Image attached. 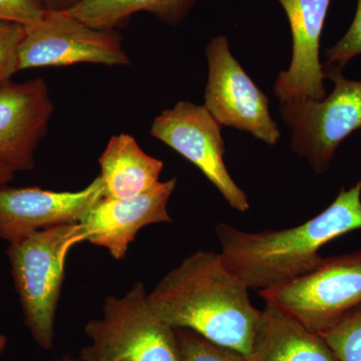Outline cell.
<instances>
[{"instance_id":"6da1fadb","label":"cell","mask_w":361,"mask_h":361,"mask_svg":"<svg viewBox=\"0 0 361 361\" xmlns=\"http://www.w3.org/2000/svg\"><path fill=\"white\" fill-rule=\"evenodd\" d=\"M153 312L172 329L248 355L261 310L220 253L198 251L171 270L147 295Z\"/></svg>"},{"instance_id":"7a4b0ae2","label":"cell","mask_w":361,"mask_h":361,"mask_svg":"<svg viewBox=\"0 0 361 361\" xmlns=\"http://www.w3.org/2000/svg\"><path fill=\"white\" fill-rule=\"evenodd\" d=\"M358 229L361 180L342 188L324 211L303 224L250 233L220 223L216 235L226 267L259 293L308 274L322 263L319 250L325 244Z\"/></svg>"},{"instance_id":"3957f363","label":"cell","mask_w":361,"mask_h":361,"mask_svg":"<svg viewBox=\"0 0 361 361\" xmlns=\"http://www.w3.org/2000/svg\"><path fill=\"white\" fill-rule=\"evenodd\" d=\"M84 241H87V233L84 226L78 223L33 233L7 248L25 322L40 348L54 346V322L65 280L66 257L73 246Z\"/></svg>"},{"instance_id":"277c9868","label":"cell","mask_w":361,"mask_h":361,"mask_svg":"<svg viewBox=\"0 0 361 361\" xmlns=\"http://www.w3.org/2000/svg\"><path fill=\"white\" fill-rule=\"evenodd\" d=\"M147 295L137 282L122 297H106L103 316L85 325L90 342L82 361H182L175 329L153 312Z\"/></svg>"},{"instance_id":"5b68a950","label":"cell","mask_w":361,"mask_h":361,"mask_svg":"<svg viewBox=\"0 0 361 361\" xmlns=\"http://www.w3.org/2000/svg\"><path fill=\"white\" fill-rule=\"evenodd\" d=\"M314 334H322L361 306V250L329 256L308 274L259 292Z\"/></svg>"},{"instance_id":"8992f818","label":"cell","mask_w":361,"mask_h":361,"mask_svg":"<svg viewBox=\"0 0 361 361\" xmlns=\"http://www.w3.org/2000/svg\"><path fill=\"white\" fill-rule=\"evenodd\" d=\"M322 66L325 78L334 82L329 96L280 106V114L292 130V151L306 159L318 175L329 170L346 137L355 132L361 134V80L344 78L336 66Z\"/></svg>"},{"instance_id":"52a82bcc","label":"cell","mask_w":361,"mask_h":361,"mask_svg":"<svg viewBox=\"0 0 361 361\" xmlns=\"http://www.w3.org/2000/svg\"><path fill=\"white\" fill-rule=\"evenodd\" d=\"M78 63L129 66L130 59L116 30L92 27L66 11H47L39 21L25 26L18 71Z\"/></svg>"},{"instance_id":"ba28073f","label":"cell","mask_w":361,"mask_h":361,"mask_svg":"<svg viewBox=\"0 0 361 361\" xmlns=\"http://www.w3.org/2000/svg\"><path fill=\"white\" fill-rule=\"evenodd\" d=\"M206 56L207 110L222 127L250 133L269 146L276 145L281 133L270 116L269 99L233 56L227 37L218 35L211 39Z\"/></svg>"},{"instance_id":"9c48e42d","label":"cell","mask_w":361,"mask_h":361,"mask_svg":"<svg viewBox=\"0 0 361 361\" xmlns=\"http://www.w3.org/2000/svg\"><path fill=\"white\" fill-rule=\"evenodd\" d=\"M222 126L205 106L180 101L161 111L151 127V135L191 161L238 212L250 209L248 197L226 167Z\"/></svg>"},{"instance_id":"30bf717a","label":"cell","mask_w":361,"mask_h":361,"mask_svg":"<svg viewBox=\"0 0 361 361\" xmlns=\"http://www.w3.org/2000/svg\"><path fill=\"white\" fill-rule=\"evenodd\" d=\"M103 197L99 176L77 192L0 186V238L11 244L56 226L78 224Z\"/></svg>"},{"instance_id":"8fae6325","label":"cell","mask_w":361,"mask_h":361,"mask_svg":"<svg viewBox=\"0 0 361 361\" xmlns=\"http://www.w3.org/2000/svg\"><path fill=\"white\" fill-rule=\"evenodd\" d=\"M54 113L49 85L42 78L0 85V163L18 171L35 167V149Z\"/></svg>"},{"instance_id":"7c38bea8","label":"cell","mask_w":361,"mask_h":361,"mask_svg":"<svg viewBox=\"0 0 361 361\" xmlns=\"http://www.w3.org/2000/svg\"><path fill=\"white\" fill-rule=\"evenodd\" d=\"M283 7L292 35V59L274 84L280 104L320 101L326 97L320 63V40L331 0H278Z\"/></svg>"},{"instance_id":"4fadbf2b","label":"cell","mask_w":361,"mask_h":361,"mask_svg":"<svg viewBox=\"0 0 361 361\" xmlns=\"http://www.w3.org/2000/svg\"><path fill=\"white\" fill-rule=\"evenodd\" d=\"M177 178L159 182L148 191L125 199L102 198L80 222L87 241L110 252L116 260L127 256L130 244L142 228L172 223L168 203Z\"/></svg>"},{"instance_id":"5bb4252c","label":"cell","mask_w":361,"mask_h":361,"mask_svg":"<svg viewBox=\"0 0 361 361\" xmlns=\"http://www.w3.org/2000/svg\"><path fill=\"white\" fill-rule=\"evenodd\" d=\"M248 361H339L322 336L266 303Z\"/></svg>"},{"instance_id":"9a60e30c","label":"cell","mask_w":361,"mask_h":361,"mask_svg":"<svg viewBox=\"0 0 361 361\" xmlns=\"http://www.w3.org/2000/svg\"><path fill=\"white\" fill-rule=\"evenodd\" d=\"M104 197L125 199L145 193L160 180L163 161L145 153L129 134L114 135L99 160Z\"/></svg>"},{"instance_id":"2e32d148","label":"cell","mask_w":361,"mask_h":361,"mask_svg":"<svg viewBox=\"0 0 361 361\" xmlns=\"http://www.w3.org/2000/svg\"><path fill=\"white\" fill-rule=\"evenodd\" d=\"M198 0H80L66 11L92 27L116 30L135 13H148L170 25L186 18Z\"/></svg>"},{"instance_id":"e0dca14e","label":"cell","mask_w":361,"mask_h":361,"mask_svg":"<svg viewBox=\"0 0 361 361\" xmlns=\"http://www.w3.org/2000/svg\"><path fill=\"white\" fill-rule=\"evenodd\" d=\"M318 336L339 361H361V306Z\"/></svg>"},{"instance_id":"ac0fdd59","label":"cell","mask_w":361,"mask_h":361,"mask_svg":"<svg viewBox=\"0 0 361 361\" xmlns=\"http://www.w3.org/2000/svg\"><path fill=\"white\" fill-rule=\"evenodd\" d=\"M182 361H248L238 351L218 345L189 329H175Z\"/></svg>"},{"instance_id":"d6986e66","label":"cell","mask_w":361,"mask_h":361,"mask_svg":"<svg viewBox=\"0 0 361 361\" xmlns=\"http://www.w3.org/2000/svg\"><path fill=\"white\" fill-rule=\"evenodd\" d=\"M25 33V25L0 21V85L18 73V49Z\"/></svg>"},{"instance_id":"ffe728a7","label":"cell","mask_w":361,"mask_h":361,"mask_svg":"<svg viewBox=\"0 0 361 361\" xmlns=\"http://www.w3.org/2000/svg\"><path fill=\"white\" fill-rule=\"evenodd\" d=\"M361 54V0H357L355 18L345 35L334 47L325 51L327 61L325 65L336 66L343 70L344 66L355 56Z\"/></svg>"},{"instance_id":"44dd1931","label":"cell","mask_w":361,"mask_h":361,"mask_svg":"<svg viewBox=\"0 0 361 361\" xmlns=\"http://www.w3.org/2000/svg\"><path fill=\"white\" fill-rule=\"evenodd\" d=\"M40 0H0V21L30 25L44 16Z\"/></svg>"},{"instance_id":"7402d4cb","label":"cell","mask_w":361,"mask_h":361,"mask_svg":"<svg viewBox=\"0 0 361 361\" xmlns=\"http://www.w3.org/2000/svg\"><path fill=\"white\" fill-rule=\"evenodd\" d=\"M44 8L49 11H68L77 6L80 0H40Z\"/></svg>"},{"instance_id":"603a6c76","label":"cell","mask_w":361,"mask_h":361,"mask_svg":"<svg viewBox=\"0 0 361 361\" xmlns=\"http://www.w3.org/2000/svg\"><path fill=\"white\" fill-rule=\"evenodd\" d=\"M14 174H16V172L13 169L0 163V186H4V185L11 182L13 180Z\"/></svg>"},{"instance_id":"cb8c5ba5","label":"cell","mask_w":361,"mask_h":361,"mask_svg":"<svg viewBox=\"0 0 361 361\" xmlns=\"http://www.w3.org/2000/svg\"><path fill=\"white\" fill-rule=\"evenodd\" d=\"M7 343V338L6 336H4V334H0V353H2V351L4 350V348H6Z\"/></svg>"},{"instance_id":"d4e9b609","label":"cell","mask_w":361,"mask_h":361,"mask_svg":"<svg viewBox=\"0 0 361 361\" xmlns=\"http://www.w3.org/2000/svg\"><path fill=\"white\" fill-rule=\"evenodd\" d=\"M61 361H80V360H61ZM82 361V360H80Z\"/></svg>"}]
</instances>
